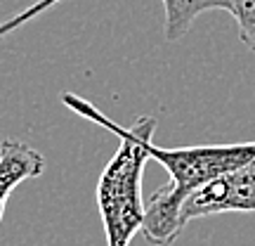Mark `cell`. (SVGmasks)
<instances>
[{
    "label": "cell",
    "mask_w": 255,
    "mask_h": 246,
    "mask_svg": "<svg viewBox=\"0 0 255 246\" xmlns=\"http://www.w3.org/2000/svg\"><path fill=\"white\" fill-rule=\"evenodd\" d=\"M62 102L78 116L116 133L121 140L116 154L104 166L97 183V211L102 218L107 246H130L132 237L142 232L146 204L142 199V175L151 159L149 145L154 142L156 119L139 116L130 128H121L107 119L95 104L73 92H64Z\"/></svg>",
    "instance_id": "cell-1"
},
{
    "label": "cell",
    "mask_w": 255,
    "mask_h": 246,
    "mask_svg": "<svg viewBox=\"0 0 255 246\" xmlns=\"http://www.w3.org/2000/svg\"><path fill=\"white\" fill-rule=\"evenodd\" d=\"M149 154L163 166L170 183L163 185L149 199L142 223V235L151 246H173L182 235V206L189 194L220 175L237 171L255 161V140L232 145H199V147H156L149 145Z\"/></svg>",
    "instance_id": "cell-2"
},
{
    "label": "cell",
    "mask_w": 255,
    "mask_h": 246,
    "mask_svg": "<svg viewBox=\"0 0 255 246\" xmlns=\"http://www.w3.org/2000/svg\"><path fill=\"white\" fill-rule=\"evenodd\" d=\"M220 213H255V161L229 171L189 194L182 206V225Z\"/></svg>",
    "instance_id": "cell-3"
},
{
    "label": "cell",
    "mask_w": 255,
    "mask_h": 246,
    "mask_svg": "<svg viewBox=\"0 0 255 246\" xmlns=\"http://www.w3.org/2000/svg\"><path fill=\"white\" fill-rule=\"evenodd\" d=\"M43 171H45V156L38 149L12 137L0 142V223L12 192L21 183L38 178Z\"/></svg>",
    "instance_id": "cell-4"
},
{
    "label": "cell",
    "mask_w": 255,
    "mask_h": 246,
    "mask_svg": "<svg viewBox=\"0 0 255 246\" xmlns=\"http://www.w3.org/2000/svg\"><path fill=\"white\" fill-rule=\"evenodd\" d=\"M163 2V33L168 40H182L194 19L210 9H227L229 0H161Z\"/></svg>",
    "instance_id": "cell-5"
},
{
    "label": "cell",
    "mask_w": 255,
    "mask_h": 246,
    "mask_svg": "<svg viewBox=\"0 0 255 246\" xmlns=\"http://www.w3.org/2000/svg\"><path fill=\"white\" fill-rule=\"evenodd\" d=\"M227 12L237 21L241 43L255 52V0H229Z\"/></svg>",
    "instance_id": "cell-6"
},
{
    "label": "cell",
    "mask_w": 255,
    "mask_h": 246,
    "mask_svg": "<svg viewBox=\"0 0 255 246\" xmlns=\"http://www.w3.org/2000/svg\"><path fill=\"white\" fill-rule=\"evenodd\" d=\"M57 2H62V0H38L36 5H31V7H26L24 12H19L17 17L7 19V21H2L0 24V38L5 36V33H9V31H14V28H19L21 24H26L28 19L38 17L40 12H45V9H50L52 5H57Z\"/></svg>",
    "instance_id": "cell-7"
}]
</instances>
